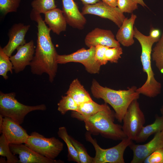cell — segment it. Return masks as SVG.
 Listing matches in <instances>:
<instances>
[{"mask_svg": "<svg viewBox=\"0 0 163 163\" xmlns=\"http://www.w3.org/2000/svg\"><path fill=\"white\" fill-rule=\"evenodd\" d=\"M44 14L45 23L53 33L59 35L66 30L67 23L62 10L56 8Z\"/></svg>", "mask_w": 163, "mask_h": 163, "instance_id": "19", "label": "cell"}, {"mask_svg": "<svg viewBox=\"0 0 163 163\" xmlns=\"http://www.w3.org/2000/svg\"><path fill=\"white\" fill-rule=\"evenodd\" d=\"M57 133L59 137L62 139L66 145L69 161L80 163L77 151L71 141L70 136L69 135L66 128L64 126L59 128Z\"/></svg>", "mask_w": 163, "mask_h": 163, "instance_id": "23", "label": "cell"}, {"mask_svg": "<svg viewBox=\"0 0 163 163\" xmlns=\"http://www.w3.org/2000/svg\"><path fill=\"white\" fill-rule=\"evenodd\" d=\"M66 94L71 97L78 105L92 100L78 78L72 82Z\"/></svg>", "mask_w": 163, "mask_h": 163, "instance_id": "20", "label": "cell"}, {"mask_svg": "<svg viewBox=\"0 0 163 163\" xmlns=\"http://www.w3.org/2000/svg\"><path fill=\"white\" fill-rule=\"evenodd\" d=\"M82 13L84 15L93 14L108 19L119 28L126 18L123 13L117 7H112L101 1L93 4L84 5Z\"/></svg>", "mask_w": 163, "mask_h": 163, "instance_id": "10", "label": "cell"}, {"mask_svg": "<svg viewBox=\"0 0 163 163\" xmlns=\"http://www.w3.org/2000/svg\"><path fill=\"white\" fill-rule=\"evenodd\" d=\"M4 117L1 114H0V130H1L3 122V120Z\"/></svg>", "mask_w": 163, "mask_h": 163, "instance_id": "39", "label": "cell"}, {"mask_svg": "<svg viewBox=\"0 0 163 163\" xmlns=\"http://www.w3.org/2000/svg\"><path fill=\"white\" fill-rule=\"evenodd\" d=\"M95 47L93 46L88 49L82 48L69 54H58L57 62L58 64L70 62L80 63L84 66L85 70L89 73H98L101 66L95 60Z\"/></svg>", "mask_w": 163, "mask_h": 163, "instance_id": "9", "label": "cell"}, {"mask_svg": "<svg viewBox=\"0 0 163 163\" xmlns=\"http://www.w3.org/2000/svg\"><path fill=\"white\" fill-rule=\"evenodd\" d=\"M13 66L10 57L5 54L0 47V75L5 80L8 78L7 72H10L12 73Z\"/></svg>", "mask_w": 163, "mask_h": 163, "instance_id": "28", "label": "cell"}, {"mask_svg": "<svg viewBox=\"0 0 163 163\" xmlns=\"http://www.w3.org/2000/svg\"><path fill=\"white\" fill-rule=\"evenodd\" d=\"M84 5H91L95 4L101 0H80Z\"/></svg>", "mask_w": 163, "mask_h": 163, "instance_id": "37", "label": "cell"}, {"mask_svg": "<svg viewBox=\"0 0 163 163\" xmlns=\"http://www.w3.org/2000/svg\"><path fill=\"white\" fill-rule=\"evenodd\" d=\"M123 130L126 137L135 141L145 123V116L139 107L137 100L129 105L123 119Z\"/></svg>", "mask_w": 163, "mask_h": 163, "instance_id": "8", "label": "cell"}, {"mask_svg": "<svg viewBox=\"0 0 163 163\" xmlns=\"http://www.w3.org/2000/svg\"><path fill=\"white\" fill-rule=\"evenodd\" d=\"M85 136L86 140L92 144L95 151L93 163H124V151L133 143V140L127 137L122 140L116 145L105 149L99 145L96 140L92 138L88 132L86 133Z\"/></svg>", "mask_w": 163, "mask_h": 163, "instance_id": "6", "label": "cell"}, {"mask_svg": "<svg viewBox=\"0 0 163 163\" xmlns=\"http://www.w3.org/2000/svg\"><path fill=\"white\" fill-rule=\"evenodd\" d=\"M134 29V37L139 41L141 47V61L143 70L147 75L145 82L142 86L137 89L136 91L140 94L154 97L160 93L161 88V84L155 77L151 65L152 47L154 43L149 36L142 34L136 27Z\"/></svg>", "mask_w": 163, "mask_h": 163, "instance_id": "4", "label": "cell"}, {"mask_svg": "<svg viewBox=\"0 0 163 163\" xmlns=\"http://www.w3.org/2000/svg\"><path fill=\"white\" fill-rule=\"evenodd\" d=\"M70 139L77 151L80 163H93V158L88 155L83 145L71 136Z\"/></svg>", "mask_w": 163, "mask_h": 163, "instance_id": "29", "label": "cell"}, {"mask_svg": "<svg viewBox=\"0 0 163 163\" xmlns=\"http://www.w3.org/2000/svg\"><path fill=\"white\" fill-rule=\"evenodd\" d=\"M32 10L30 14H44L56 8L55 0H34L31 3Z\"/></svg>", "mask_w": 163, "mask_h": 163, "instance_id": "24", "label": "cell"}, {"mask_svg": "<svg viewBox=\"0 0 163 163\" xmlns=\"http://www.w3.org/2000/svg\"><path fill=\"white\" fill-rule=\"evenodd\" d=\"M129 147L133 151V155L130 163H143L152 153L163 148V130L156 133L153 138L146 144L136 145L132 143Z\"/></svg>", "mask_w": 163, "mask_h": 163, "instance_id": "11", "label": "cell"}, {"mask_svg": "<svg viewBox=\"0 0 163 163\" xmlns=\"http://www.w3.org/2000/svg\"><path fill=\"white\" fill-rule=\"evenodd\" d=\"M137 89L136 86H133L127 90H115L103 87L93 79L91 90L94 97L102 99L112 107L115 112V117L121 122L130 104L139 97L140 94L136 91Z\"/></svg>", "mask_w": 163, "mask_h": 163, "instance_id": "2", "label": "cell"}, {"mask_svg": "<svg viewBox=\"0 0 163 163\" xmlns=\"http://www.w3.org/2000/svg\"><path fill=\"white\" fill-rule=\"evenodd\" d=\"M85 45L90 48L101 45L109 47L120 46V43L115 38L110 30L96 28L88 33L85 39Z\"/></svg>", "mask_w": 163, "mask_h": 163, "instance_id": "14", "label": "cell"}, {"mask_svg": "<svg viewBox=\"0 0 163 163\" xmlns=\"http://www.w3.org/2000/svg\"><path fill=\"white\" fill-rule=\"evenodd\" d=\"M21 0H0V11L4 16L17 11Z\"/></svg>", "mask_w": 163, "mask_h": 163, "instance_id": "30", "label": "cell"}, {"mask_svg": "<svg viewBox=\"0 0 163 163\" xmlns=\"http://www.w3.org/2000/svg\"><path fill=\"white\" fill-rule=\"evenodd\" d=\"M58 110L64 115L68 111H77L78 105L70 96H62L58 103Z\"/></svg>", "mask_w": 163, "mask_h": 163, "instance_id": "27", "label": "cell"}, {"mask_svg": "<svg viewBox=\"0 0 163 163\" xmlns=\"http://www.w3.org/2000/svg\"><path fill=\"white\" fill-rule=\"evenodd\" d=\"M117 6L123 13H132L138 8V4L134 0H117Z\"/></svg>", "mask_w": 163, "mask_h": 163, "instance_id": "32", "label": "cell"}, {"mask_svg": "<svg viewBox=\"0 0 163 163\" xmlns=\"http://www.w3.org/2000/svg\"><path fill=\"white\" fill-rule=\"evenodd\" d=\"M110 108L106 103L100 104L92 100L79 105L77 112L83 116H90Z\"/></svg>", "mask_w": 163, "mask_h": 163, "instance_id": "22", "label": "cell"}, {"mask_svg": "<svg viewBox=\"0 0 163 163\" xmlns=\"http://www.w3.org/2000/svg\"><path fill=\"white\" fill-rule=\"evenodd\" d=\"M20 125L11 118L4 117L0 132L4 135L9 144L26 143L29 135Z\"/></svg>", "mask_w": 163, "mask_h": 163, "instance_id": "12", "label": "cell"}, {"mask_svg": "<svg viewBox=\"0 0 163 163\" xmlns=\"http://www.w3.org/2000/svg\"><path fill=\"white\" fill-rule=\"evenodd\" d=\"M161 112L162 114V116L163 117V105L161 108Z\"/></svg>", "mask_w": 163, "mask_h": 163, "instance_id": "41", "label": "cell"}, {"mask_svg": "<svg viewBox=\"0 0 163 163\" xmlns=\"http://www.w3.org/2000/svg\"><path fill=\"white\" fill-rule=\"evenodd\" d=\"M0 155L6 158L7 163H18V158L11 152L9 144L2 134L0 137Z\"/></svg>", "mask_w": 163, "mask_h": 163, "instance_id": "26", "label": "cell"}, {"mask_svg": "<svg viewBox=\"0 0 163 163\" xmlns=\"http://www.w3.org/2000/svg\"><path fill=\"white\" fill-rule=\"evenodd\" d=\"M136 18L133 14L129 18H126L116 34L117 40L124 46H130L134 43L133 26Z\"/></svg>", "mask_w": 163, "mask_h": 163, "instance_id": "18", "label": "cell"}, {"mask_svg": "<svg viewBox=\"0 0 163 163\" xmlns=\"http://www.w3.org/2000/svg\"><path fill=\"white\" fill-rule=\"evenodd\" d=\"M138 4L141 5L142 6L145 7H146V5H145L143 0H134Z\"/></svg>", "mask_w": 163, "mask_h": 163, "instance_id": "38", "label": "cell"}, {"mask_svg": "<svg viewBox=\"0 0 163 163\" xmlns=\"http://www.w3.org/2000/svg\"><path fill=\"white\" fill-rule=\"evenodd\" d=\"M16 94L12 92L4 93L0 92V114L3 117L11 118L21 124L25 117L29 113L39 110H45L46 106L44 104L34 106L24 105L19 102L15 98Z\"/></svg>", "mask_w": 163, "mask_h": 163, "instance_id": "5", "label": "cell"}, {"mask_svg": "<svg viewBox=\"0 0 163 163\" xmlns=\"http://www.w3.org/2000/svg\"><path fill=\"white\" fill-rule=\"evenodd\" d=\"M62 11L67 24L74 28L83 29L87 20L73 0H62Z\"/></svg>", "mask_w": 163, "mask_h": 163, "instance_id": "17", "label": "cell"}, {"mask_svg": "<svg viewBox=\"0 0 163 163\" xmlns=\"http://www.w3.org/2000/svg\"><path fill=\"white\" fill-rule=\"evenodd\" d=\"M71 116L83 121L86 129L91 134H101L106 138L115 140H122L127 138L122 126L114 123L115 113L110 108L90 116H83L76 111H72Z\"/></svg>", "mask_w": 163, "mask_h": 163, "instance_id": "3", "label": "cell"}, {"mask_svg": "<svg viewBox=\"0 0 163 163\" xmlns=\"http://www.w3.org/2000/svg\"><path fill=\"white\" fill-rule=\"evenodd\" d=\"M1 163H7V161H5L4 158H2V157L0 158V162Z\"/></svg>", "mask_w": 163, "mask_h": 163, "instance_id": "40", "label": "cell"}, {"mask_svg": "<svg viewBox=\"0 0 163 163\" xmlns=\"http://www.w3.org/2000/svg\"><path fill=\"white\" fill-rule=\"evenodd\" d=\"M151 57L159 71L163 73V32L153 49Z\"/></svg>", "mask_w": 163, "mask_h": 163, "instance_id": "25", "label": "cell"}, {"mask_svg": "<svg viewBox=\"0 0 163 163\" xmlns=\"http://www.w3.org/2000/svg\"><path fill=\"white\" fill-rule=\"evenodd\" d=\"M10 149L14 155H19L18 163H62L60 160L46 158L36 152L25 144H9Z\"/></svg>", "mask_w": 163, "mask_h": 163, "instance_id": "13", "label": "cell"}, {"mask_svg": "<svg viewBox=\"0 0 163 163\" xmlns=\"http://www.w3.org/2000/svg\"><path fill=\"white\" fill-rule=\"evenodd\" d=\"M149 36L154 43L157 42L161 37L160 31L158 29L152 28Z\"/></svg>", "mask_w": 163, "mask_h": 163, "instance_id": "35", "label": "cell"}, {"mask_svg": "<svg viewBox=\"0 0 163 163\" xmlns=\"http://www.w3.org/2000/svg\"><path fill=\"white\" fill-rule=\"evenodd\" d=\"M17 52L14 55L10 57L15 73H18L24 70L27 66L30 65L34 57L35 50L34 42L33 40L18 47Z\"/></svg>", "mask_w": 163, "mask_h": 163, "instance_id": "15", "label": "cell"}, {"mask_svg": "<svg viewBox=\"0 0 163 163\" xmlns=\"http://www.w3.org/2000/svg\"><path fill=\"white\" fill-rule=\"evenodd\" d=\"M107 5L113 7L117 6V0H101Z\"/></svg>", "mask_w": 163, "mask_h": 163, "instance_id": "36", "label": "cell"}, {"mask_svg": "<svg viewBox=\"0 0 163 163\" xmlns=\"http://www.w3.org/2000/svg\"><path fill=\"white\" fill-rule=\"evenodd\" d=\"M31 19L37 23V40L35 55L30 65L33 74H47L52 82L58 69L56 57L58 54L50 36V29L47 27L40 14H30Z\"/></svg>", "mask_w": 163, "mask_h": 163, "instance_id": "1", "label": "cell"}, {"mask_svg": "<svg viewBox=\"0 0 163 163\" xmlns=\"http://www.w3.org/2000/svg\"><path fill=\"white\" fill-rule=\"evenodd\" d=\"M108 47L99 45L95 46L94 58L97 62L101 66L106 65L108 62L105 56V52Z\"/></svg>", "mask_w": 163, "mask_h": 163, "instance_id": "33", "label": "cell"}, {"mask_svg": "<svg viewBox=\"0 0 163 163\" xmlns=\"http://www.w3.org/2000/svg\"><path fill=\"white\" fill-rule=\"evenodd\" d=\"M30 25L23 23L15 24L9 30L8 33L9 41L2 50L4 53L10 57L14 51L19 46L26 43L25 39Z\"/></svg>", "mask_w": 163, "mask_h": 163, "instance_id": "16", "label": "cell"}, {"mask_svg": "<svg viewBox=\"0 0 163 163\" xmlns=\"http://www.w3.org/2000/svg\"><path fill=\"white\" fill-rule=\"evenodd\" d=\"M123 50L120 46L108 47L105 51V56L106 60L111 63H117L121 58Z\"/></svg>", "mask_w": 163, "mask_h": 163, "instance_id": "31", "label": "cell"}, {"mask_svg": "<svg viewBox=\"0 0 163 163\" xmlns=\"http://www.w3.org/2000/svg\"><path fill=\"white\" fill-rule=\"evenodd\" d=\"M163 130V117L156 116L154 123L142 127L135 141L137 143L144 142L151 135Z\"/></svg>", "mask_w": 163, "mask_h": 163, "instance_id": "21", "label": "cell"}, {"mask_svg": "<svg viewBox=\"0 0 163 163\" xmlns=\"http://www.w3.org/2000/svg\"><path fill=\"white\" fill-rule=\"evenodd\" d=\"M25 145L39 154L54 159L63 148V144L55 137L46 138L36 132L29 136Z\"/></svg>", "mask_w": 163, "mask_h": 163, "instance_id": "7", "label": "cell"}, {"mask_svg": "<svg viewBox=\"0 0 163 163\" xmlns=\"http://www.w3.org/2000/svg\"><path fill=\"white\" fill-rule=\"evenodd\" d=\"M143 163H163V148L152 153L145 159Z\"/></svg>", "mask_w": 163, "mask_h": 163, "instance_id": "34", "label": "cell"}]
</instances>
